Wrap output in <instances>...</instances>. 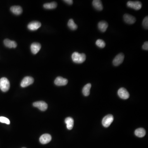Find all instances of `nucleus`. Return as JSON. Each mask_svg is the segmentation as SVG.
Segmentation results:
<instances>
[{
    "instance_id": "obj_14",
    "label": "nucleus",
    "mask_w": 148,
    "mask_h": 148,
    "mask_svg": "<svg viewBox=\"0 0 148 148\" xmlns=\"http://www.w3.org/2000/svg\"><path fill=\"white\" fill-rule=\"evenodd\" d=\"M4 44L6 47L9 48H15L17 46V44L15 42L10 41L8 39H6L4 40Z\"/></svg>"
},
{
    "instance_id": "obj_13",
    "label": "nucleus",
    "mask_w": 148,
    "mask_h": 148,
    "mask_svg": "<svg viewBox=\"0 0 148 148\" xmlns=\"http://www.w3.org/2000/svg\"><path fill=\"white\" fill-rule=\"evenodd\" d=\"M41 48V45L38 43H33L31 45V49L32 53L34 54H36L38 52Z\"/></svg>"
},
{
    "instance_id": "obj_7",
    "label": "nucleus",
    "mask_w": 148,
    "mask_h": 148,
    "mask_svg": "<svg viewBox=\"0 0 148 148\" xmlns=\"http://www.w3.org/2000/svg\"><path fill=\"white\" fill-rule=\"evenodd\" d=\"M33 105L35 107L38 108L42 111H45L48 108V104L45 102L42 101L35 102L33 103Z\"/></svg>"
},
{
    "instance_id": "obj_1",
    "label": "nucleus",
    "mask_w": 148,
    "mask_h": 148,
    "mask_svg": "<svg viewBox=\"0 0 148 148\" xmlns=\"http://www.w3.org/2000/svg\"><path fill=\"white\" fill-rule=\"evenodd\" d=\"M72 58L74 63L80 64L85 61L86 56L84 53H79L77 52H75L72 53Z\"/></svg>"
},
{
    "instance_id": "obj_2",
    "label": "nucleus",
    "mask_w": 148,
    "mask_h": 148,
    "mask_svg": "<svg viewBox=\"0 0 148 148\" xmlns=\"http://www.w3.org/2000/svg\"><path fill=\"white\" fill-rule=\"evenodd\" d=\"M10 88V83L6 77H2L0 79V89L3 92H7Z\"/></svg>"
},
{
    "instance_id": "obj_4",
    "label": "nucleus",
    "mask_w": 148,
    "mask_h": 148,
    "mask_svg": "<svg viewBox=\"0 0 148 148\" xmlns=\"http://www.w3.org/2000/svg\"><path fill=\"white\" fill-rule=\"evenodd\" d=\"M127 6L135 10H139L142 8V4L139 1H129L127 3Z\"/></svg>"
},
{
    "instance_id": "obj_28",
    "label": "nucleus",
    "mask_w": 148,
    "mask_h": 148,
    "mask_svg": "<svg viewBox=\"0 0 148 148\" xmlns=\"http://www.w3.org/2000/svg\"></svg>"
},
{
    "instance_id": "obj_9",
    "label": "nucleus",
    "mask_w": 148,
    "mask_h": 148,
    "mask_svg": "<svg viewBox=\"0 0 148 148\" xmlns=\"http://www.w3.org/2000/svg\"><path fill=\"white\" fill-rule=\"evenodd\" d=\"M41 26V24L38 21L32 22L28 24V28L29 30L32 31H36Z\"/></svg>"
},
{
    "instance_id": "obj_19",
    "label": "nucleus",
    "mask_w": 148,
    "mask_h": 148,
    "mask_svg": "<svg viewBox=\"0 0 148 148\" xmlns=\"http://www.w3.org/2000/svg\"><path fill=\"white\" fill-rule=\"evenodd\" d=\"M91 87V84L90 83L86 84L82 89L83 95L85 96H88L90 94V91Z\"/></svg>"
},
{
    "instance_id": "obj_22",
    "label": "nucleus",
    "mask_w": 148,
    "mask_h": 148,
    "mask_svg": "<svg viewBox=\"0 0 148 148\" xmlns=\"http://www.w3.org/2000/svg\"><path fill=\"white\" fill-rule=\"evenodd\" d=\"M68 26L72 30H76L78 27L77 25L75 23L74 20L72 19H70L68 21Z\"/></svg>"
},
{
    "instance_id": "obj_27",
    "label": "nucleus",
    "mask_w": 148,
    "mask_h": 148,
    "mask_svg": "<svg viewBox=\"0 0 148 148\" xmlns=\"http://www.w3.org/2000/svg\"><path fill=\"white\" fill-rule=\"evenodd\" d=\"M63 1L68 5H72L73 4V1L72 0H64Z\"/></svg>"
},
{
    "instance_id": "obj_8",
    "label": "nucleus",
    "mask_w": 148,
    "mask_h": 148,
    "mask_svg": "<svg viewBox=\"0 0 148 148\" xmlns=\"http://www.w3.org/2000/svg\"><path fill=\"white\" fill-rule=\"evenodd\" d=\"M118 94L120 98L126 100L129 98L130 94L126 89L121 88L118 90Z\"/></svg>"
},
{
    "instance_id": "obj_6",
    "label": "nucleus",
    "mask_w": 148,
    "mask_h": 148,
    "mask_svg": "<svg viewBox=\"0 0 148 148\" xmlns=\"http://www.w3.org/2000/svg\"><path fill=\"white\" fill-rule=\"evenodd\" d=\"M124 59V55L123 53H120L116 56L113 61V64L115 66H118L122 63Z\"/></svg>"
},
{
    "instance_id": "obj_20",
    "label": "nucleus",
    "mask_w": 148,
    "mask_h": 148,
    "mask_svg": "<svg viewBox=\"0 0 148 148\" xmlns=\"http://www.w3.org/2000/svg\"><path fill=\"white\" fill-rule=\"evenodd\" d=\"M134 134L136 136L139 137H143L146 134V131L143 128H138L135 130Z\"/></svg>"
},
{
    "instance_id": "obj_17",
    "label": "nucleus",
    "mask_w": 148,
    "mask_h": 148,
    "mask_svg": "<svg viewBox=\"0 0 148 148\" xmlns=\"http://www.w3.org/2000/svg\"><path fill=\"white\" fill-rule=\"evenodd\" d=\"M65 122L67 125V128H68V129L69 130L72 129L74 126V120L73 118L70 117L66 118Z\"/></svg>"
},
{
    "instance_id": "obj_3",
    "label": "nucleus",
    "mask_w": 148,
    "mask_h": 148,
    "mask_svg": "<svg viewBox=\"0 0 148 148\" xmlns=\"http://www.w3.org/2000/svg\"><path fill=\"white\" fill-rule=\"evenodd\" d=\"M113 117L112 115H108L104 117L102 120V124L105 127H108L110 126L111 123L113 122Z\"/></svg>"
},
{
    "instance_id": "obj_21",
    "label": "nucleus",
    "mask_w": 148,
    "mask_h": 148,
    "mask_svg": "<svg viewBox=\"0 0 148 148\" xmlns=\"http://www.w3.org/2000/svg\"><path fill=\"white\" fill-rule=\"evenodd\" d=\"M57 6V3L55 2L45 3L43 5V7L44 8L48 10L55 9L56 8Z\"/></svg>"
},
{
    "instance_id": "obj_10",
    "label": "nucleus",
    "mask_w": 148,
    "mask_h": 148,
    "mask_svg": "<svg viewBox=\"0 0 148 148\" xmlns=\"http://www.w3.org/2000/svg\"><path fill=\"white\" fill-rule=\"evenodd\" d=\"M51 140V136L49 134H43L39 138V142L42 144H45L49 143Z\"/></svg>"
},
{
    "instance_id": "obj_12",
    "label": "nucleus",
    "mask_w": 148,
    "mask_h": 148,
    "mask_svg": "<svg viewBox=\"0 0 148 148\" xmlns=\"http://www.w3.org/2000/svg\"><path fill=\"white\" fill-rule=\"evenodd\" d=\"M68 83V80L67 79L61 77H58L55 79L54 81V83L56 85L58 86H62L66 85Z\"/></svg>"
},
{
    "instance_id": "obj_11",
    "label": "nucleus",
    "mask_w": 148,
    "mask_h": 148,
    "mask_svg": "<svg viewBox=\"0 0 148 148\" xmlns=\"http://www.w3.org/2000/svg\"><path fill=\"white\" fill-rule=\"evenodd\" d=\"M123 19L125 23L129 24H134L136 21V18L134 17L129 14H125L123 16Z\"/></svg>"
},
{
    "instance_id": "obj_23",
    "label": "nucleus",
    "mask_w": 148,
    "mask_h": 148,
    "mask_svg": "<svg viewBox=\"0 0 148 148\" xmlns=\"http://www.w3.org/2000/svg\"><path fill=\"white\" fill-rule=\"evenodd\" d=\"M96 45L99 48H103L105 46V43L103 40L101 39H98L96 42Z\"/></svg>"
},
{
    "instance_id": "obj_15",
    "label": "nucleus",
    "mask_w": 148,
    "mask_h": 148,
    "mask_svg": "<svg viewBox=\"0 0 148 148\" xmlns=\"http://www.w3.org/2000/svg\"><path fill=\"white\" fill-rule=\"evenodd\" d=\"M10 10L13 14L17 15H21L23 12L22 7L18 5L12 6L10 8Z\"/></svg>"
},
{
    "instance_id": "obj_26",
    "label": "nucleus",
    "mask_w": 148,
    "mask_h": 148,
    "mask_svg": "<svg viewBox=\"0 0 148 148\" xmlns=\"http://www.w3.org/2000/svg\"><path fill=\"white\" fill-rule=\"evenodd\" d=\"M142 49L145 50H148V42L147 41L145 42L144 44L142 45Z\"/></svg>"
},
{
    "instance_id": "obj_24",
    "label": "nucleus",
    "mask_w": 148,
    "mask_h": 148,
    "mask_svg": "<svg viewBox=\"0 0 148 148\" xmlns=\"http://www.w3.org/2000/svg\"><path fill=\"white\" fill-rule=\"evenodd\" d=\"M0 122L5 123L8 125L10 124V121L9 119L3 117H0Z\"/></svg>"
},
{
    "instance_id": "obj_25",
    "label": "nucleus",
    "mask_w": 148,
    "mask_h": 148,
    "mask_svg": "<svg viewBox=\"0 0 148 148\" xmlns=\"http://www.w3.org/2000/svg\"><path fill=\"white\" fill-rule=\"evenodd\" d=\"M142 24L145 29H148V16L145 17L143 20L142 22Z\"/></svg>"
},
{
    "instance_id": "obj_5",
    "label": "nucleus",
    "mask_w": 148,
    "mask_h": 148,
    "mask_svg": "<svg viewBox=\"0 0 148 148\" xmlns=\"http://www.w3.org/2000/svg\"><path fill=\"white\" fill-rule=\"evenodd\" d=\"M34 79L31 77H26L22 80L21 83V86L23 88L27 87L31 85L34 82Z\"/></svg>"
},
{
    "instance_id": "obj_18",
    "label": "nucleus",
    "mask_w": 148,
    "mask_h": 148,
    "mask_svg": "<svg viewBox=\"0 0 148 148\" xmlns=\"http://www.w3.org/2000/svg\"><path fill=\"white\" fill-rule=\"evenodd\" d=\"M93 6L96 10L98 11H101L103 9V5L102 2L100 0H94L92 3Z\"/></svg>"
},
{
    "instance_id": "obj_16",
    "label": "nucleus",
    "mask_w": 148,
    "mask_h": 148,
    "mask_svg": "<svg viewBox=\"0 0 148 148\" xmlns=\"http://www.w3.org/2000/svg\"><path fill=\"white\" fill-rule=\"evenodd\" d=\"M108 26V24L105 21H101L98 24V27L102 32H105L107 30Z\"/></svg>"
}]
</instances>
